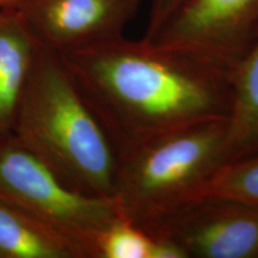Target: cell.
Masks as SVG:
<instances>
[{"mask_svg": "<svg viewBox=\"0 0 258 258\" xmlns=\"http://www.w3.org/2000/svg\"><path fill=\"white\" fill-rule=\"evenodd\" d=\"M141 0H24L15 6L44 49L64 53L124 36Z\"/></svg>", "mask_w": 258, "mask_h": 258, "instance_id": "cell-7", "label": "cell"}, {"mask_svg": "<svg viewBox=\"0 0 258 258\" xmlns=\"http://www.w3.org/2000/svg\"><path fill=\"white\" fill-rule=\"evenodd\" d=\"M0 258H85L83 250L0 196Z\"/></svg>", "mask_w": 258, "mask_h": 258, "instance_id": "cell-10", "label": "cell"}, {"mask_svg": "<svg viewBox=\"0 0 258 258\" xmlns=\"http://www.w3.org/2000/svg\"><path fill=\"white\" fill-rule=\"evenodd\" d=\"M143 228L183 258H258V205L239 199L198 196Z\"/></svg>", "mask_w": 258, "mask_h": 258, "instance_id": "cell-5", "label": "cell"}, {"mask_svg": "<svg viewBox=\"0 0 258 258\" xmlns=\"http://www.w3.org/2000/svg\"><path fill=\"white\" fill-rule=\"evenodd\" d=\"M227 118L158 135L117 156L114 199L122 217L144 227L199 196L225 164Z\"/></svg>", "mask_w": 258, "mask_h": 258, "instance_id": "cell-3", "label": "cell"}, {"mask_svg": "<svg viewBox=\"0 0 258 258\" xmlns=\"http://www.w3.org/2000/svg\"><path fill=\"white\" fill-rule=\"evenodd\" d=\"M57 54L117 156L230 114L232 71L186 51L122 36Z\"/></svg>", "mask_w": 258, "mask_h": 258, "instance_id": "cell-1", "label": "cell"}, {"mask_svg": "<svg viewBox=\"0 0 258 258\" xmlns=\"http://www.w3.org/2000/svg\"><path fill=\"white\" fill-rule=\"evenodd\" d=\"M42 49L14 8L0 9V140L14 132L19 103Z\"/></svg>", "mask_w": 258, "mask_h": 258, "instance_id": "cell-8", "label": "cell"}, {"mask_svg": "<svg viewBox=\"0 0 258 258\" xmlns=\"http://www.w3.org/2000/svg\"><path fill=\"white\" fill-rule=\"evenodd\" d=\"M184 2L185 0H152L147 29L143 37L144 40L152 38L161 25L175 14L176 10Z\"/></svg>", "mask_w": 258, "mask_h": 258, "instance_id": "cell-13", "label": "cell"}, {"mask_svg": "<svg viewBox=\"0 0 258 258\" xmlns=\"http://www.w3.org/2000/svg\"><path fill=\"white\" fill-rule=\"evenodd\" d=\"M12 134L71 189L114 198L117 153L55 51L42 49Z\"/></svg>", "mask_w": 258, "mask_h": 258, "instance_id": "cell-2", "label": "cell"}, {"mask_svg": "<svg viewBox=\"0 0 258 258\" xmlns=\"http://www.w3.org/2000/svg\"><path fill=\"white\" fill-rule=\"evenodd\" d=\"M24 0H0V9H9V8H15L23 3Z\"/></svg>", "mask_w": 258, "mask_h": 258, "instance_id": "cell-14", "label": "cell"}, {"mask_svg": "<svg viewBox=\"0 0 258 258\" xmlns=\"http://www.w3.org/2000/svg\"><path fill=\"white\" fill-rule=\"evenodd\" d=\"M0 196L73 240L85 258L95 235L122 215L114 198L67 186L14 134L0 140Z\"/></svg>", "mask_w": 258, "mask_h": 258, "instance_id": "cell-4", "label": "cell"}, {"mask_svg": "<svg viewBox=\"0 0 258 258\" xmlns=\"http://www.w3.org/2000/svg\"><path fill=\"white\" fill-rule=\"evenodd\" d=\"M231 79L225 164L258 153V36L232 70Z\"/></svg>", "mask_w": 258, "mask_h": 258, "instance_id": "cell-9", "label": "cell"}, {"mask_svg": "<svg viewBox=\"0 0 258 258\" xmlns=\"http://www.w3.org/2000/svg\"><path fill=\"white\" fill-rule=\"evenodd\" d=\"M258 36V0H185L148 42L233 70Z\"/></svg>", "mask_w": 258, "mask_h": 258, "instance_id": "cell-6", "label": "cell"}, {"mask_svg": "<svg viewBox=\"0 0 258 258\" xmlns=\"http://www.w3.org/2000/svg\"><path fill=\"white\" fill-rule=\"evenodd\" d=\"M88 258H183L176 247L157 239L140 226L118 217L97 233Z\"/></svg>", "mask_w": 258, "mask_h": 258, "instance_id": "cell-11", "label": "cell"}, {"mask_svg": "<svg viewBox=\"0 0 258 258\" xmlns=\"http://www.w3.org/2000/svg\"><path fill=\"white\" fill-rule=\"evenodd\" d=\"M201 195L227 196L258 205V153L222 165Z\"/></svg>", "mask_w": 258, "mask_h": 258, "instance_id": "cell-12", "label": "cell"}]
</instances>
